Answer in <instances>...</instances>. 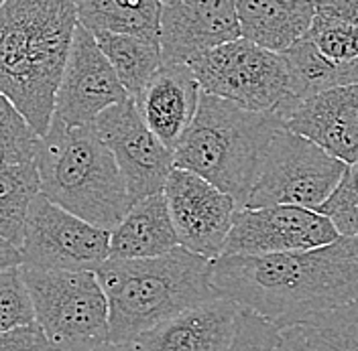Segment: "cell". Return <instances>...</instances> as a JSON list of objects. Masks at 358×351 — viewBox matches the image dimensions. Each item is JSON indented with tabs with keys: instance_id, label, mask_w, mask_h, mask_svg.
Masks as SVG:
<instances>
[{
	"instance_id": "cell-1",
	"label": "cell",
	"mask_w": 358,
	"mask_h": 351,
	"mask_svg": "<svg viewBox=\"0 0 358 351\" xmlns=\"http://www.w3.org/2000/svg\"><path fill=\"white\" fill-rule=\"evenodd\" d=\"M218 294L277 329L358 301V236L313 250L268 256H220L212 266Z\"/></svg>"
},
{
	"instance_id": "cell-2",
	"label": "cell",
	"mask_w": 358,
	"mask_h": 351,
	"mask_svg": "<svg viewBox=\"0 0 358 351\" xmlns=\"http://www.w3.org/2000/svg\"><path fill=\"white\" fill-rule=\"evenodd\" d=\"M73 0H6L0 6V91L41 138L78 27Z\"/></svg>"
},
{
	"instance_id": "cell-3",
	"label": "cell",
	"mask_w": 358,
	"mask_h": 351,
	"mask_svg": "<svg viewBox=\"0 0 358 351\" xmlns=\"http://www.w3.org/2000/svg\"><path fill=\"white\" fill-rule=\"evenodd\" d=\"M212 266L183 246L155 258H108L96 270L108 301V341L134 343L167 319L218 299Z\"/></svg>"
},
{
	"instance_id": "cell-4",
	"label": "cell",
	"mask_w": 358,
	"mask_h": 351,
	"mask_svg": "<svg viewBox=\"0 0 358 351\" xmlns=\"http://www.w3.org/2000/svg\"><path fill=\"white\" fill-rule=\"evenodd\" d=\"M285 128L275 112H252L201 91L196 116L173 151V167L196 173L245 207L268 144Z\"/></svg>"
},
{
	"instance_id": "cell-5",
	"label": "cell",
	"mask_w": 358,
	"mask_h": 351,
	"mask_svg": "<svg viewBox=\"0 0 358 351\" xmlns=\"http://www.w3.org/2000/svg\"><path fill=\"white\" fill-rule=\"evenodd\" d=\"M35 165L41 195L102 230L110 232L131 207L124 179L94 124L66 126L51 120Z\"/></svg>"
},
{
	"instance_id": "cell-6",
	"label": "cell",
	"mask_w": 358,
	"mask_h": 351,
	"mask_svg": "<svg viewBox=\"0 0 358 351\" xmlns=\"http://www.w3.org/2000/svg\"><path fill=\"white\" fill-rule=\"evenodd\" d=\"M35 323L59 351L108 343V301L96 272L21 266Z\"/></svg>"
},
{
	"instance_id": "cell-7",
	"label": "cell",
	"mask_w": 358,
	"mask_h": 351,
	"mask_svg": "<svg viewBox=\"0 0 358 351\" xmlns=\"http://www.w3.org/2000/svg\"><path fill=\"white\" fill-rule=\"evenodd\" d=\"M201 91L252 112H275L279 118L295 102L289 66L283 53H273L246 39H236L192 59Z\"/></svg>"
},
{
	"instance_id": "cell-8",
	"label": "cell",
	"mask_w": 358,
	"mask_h": 351,
	"mask_svg": "<svg viewBox=\"0 0 358 351\" xmlns=\"http://www.w3.org/2000/svg\"><path fill=\"white\" fill-rule=\"evenodd\" d=\"M348 165L306 136L281 128L268 144L245 207L295 205L320 211Z\"/></svg>"
},
{
	"instance_id": "cell-9",
	"label": "cell",
	"mask_w": 358,
	"mask_h": 351,
	"mask_svg": "<svg viewBox=\"0 0 358 351\" xmlns=\"http://www.w3.org/2000/svg\"><path fill=\"white\" fill-rule=\"evenodd\" d=\"M110 232L82 220L53 201L33 199L22 238V264L45 270L96 272L108 260Z\"/></svg>"
},
{
	"instance_id": "cell-10",
	"label": "cell",
	"mask_w": 358,
	"mask_h": 351,
	"mask_svg": "<svg viewBox=\"0 0 358 351\" xmlns=\"http://www.w3.org/2000/svg\"><path fill=\"white\" fill-rule=\"evenodd\" d=\"M94 128L118 165L131 205L163 193L167 177L176 169L173 151L145 124L133 98L102 112Z\"/></svg>"
},
{
	"instance_id": "cell-11",
	"label": "cell",
	"mask_w": 358,
	"mask_h": 351,
	"mask_svg": "<svg viewBox=\"0 0 358 351\" xmlns=\"http://www.w3.org/2000/svg\"><path fill=\"white\" fill-rule=\"evenodd\" d=\"M340 238L324 214L295 205L236 207L222 256H268L313 250Z\"/></svg>"
},
{
	"instance_id": "cell-12",
	"label": "cell",
	"mask_w": 358,
	"mask_h": 351,
	"mask_svg": "<svg viewBox=\"0 0 358 351\" xmlns=\"http://www.w3.org/2000/svg\"><path fill=\"white\" fill-rule=\"evenodd\" d=\"M179 246L208 260L222 256L238 203L196 173L173 169L163 187Z\"/></svg>"
},
{
	"instance_id": "cell-13",
	"label": "cell",
	"mask_w": 358,
	"mask_h": 351,
	"mask_svg": "<svg viewBox=\"0 0 358 351\" xmlns=\"http://www.w3.org/2000/svg\"><path fill=\"white\" fill-rule=\"evenodd\" d=\"M295 102L340 86L358 84V27L315 13L310 33L283 53ZM293 102V104H295Z\"/></svg>"
},
{
	"instance_id": "cell-14",
	"label": "cell",
	"mask_w": 358,
	"mask_h": 351,
	"mask_svg": "<svg viewBox=\"0 0 358 351\" xmlns=\"http://www.w3.org/2000/svg\"><path fill=\"white\" fill-rule=\"evenodd\" d=\"M129 98L94 35L78 22L66 71L55 94L53 120L66 126H88L102 112Z\"/></svg>"
},
{
	"instance_id": "cell-15",
	"label": "cell",
	"mask_w": 358,
	"mask_h": 351,
	"mask_svg": "<svg viewBox=\"0 0 358 351\" xmlns=\"http://www.w3.org/2000/svg\"><path fill=\"white\" fill-rule=\"evenodd\" d=\"M241 39L236 0H179L163 4V64H189L198 55Z\"/></svg>"
},
{
	"instance_id": "cell-16",
	"label": "cell",
	"mask_w": 358,
	"mask_h": 351,
	"mask_svg": "<svg viewBox=\"0 0 358 351\" xmlns=\"http://www.w3.org/2000/svg\"><path fill=\"white\" fill-rule=\"evenodd\" d=\"M283 126L306 136L346 165L358 163V84L312 94L281 116Z\"/></svg>"
},
{
	"instance_id": "cell-17",
	"label": "cell",
	"mask_w": 358,
	"mask_h": 351,
	"mask_svg": "<svg viewBox=\"0 0 358 351\" xmlns=\"http://www.w3.org/2000/svg\"><path fill=\"white\" fill-rule=\"evenodd\" d=\"M238 311L226 297L212 299L143 333L134 345L138 351H228L236 339Z\"/></svg>"
},
{
	"instance_id": "cell-18",
	"label": "cell",
	"mask_w": 358,
	"mask_h": 351,
	"mask_svg": "<svg viewBox=\"0 0 358 351\" xmlns=\"http://www.w3.org/2000/svg\"><path fill=\"white\" fill-rule=\"evenodd\" d=\"M200 94V84L187 64H161L134 104L151 132L169 151H176L196 116Z\"/></svg>"
},
{
	"instance_id": "cell-19",
	"label": "cell",
	"mask_w": 358,
	"mask_h": 351,
	"mask_svg": "<svg viewBox=\"0 0 358 351\" xmlns=\"http://www.w3.org/2000/svg\"><path fill=\"white\" fill-rule=\"evenodd\" d=\"M241 37L273 53L301 41L315 19L313 0H236Z\"/></svg>"
},
{
	"instance_id": "cell-20",
	"label": "cell",
	"mask_w": 358,
	"mask_h": 351,
	"mask_svg": "<svg viewBox=\"0 0 358 351\" xmlns=\"http://www.w3.org/2000/svg\"><path fill=\"white\" fill-rule=\"evenodd\" d=\"M179 240L163 193L141 199L110 230L112 260L155 258L178 248Z\"/></svg>"
},
{
	"instance_id": "cell-21",
	"label": "cell",
	"mask_w": 358,
	"mask_h": 351,
	"mask_svg": "<svg viewBox=\"0 0 358 351\" xmlns=\"http://www.w3.org/2000/svg\"><path fill=\"white\" fill-rule=\"evenodd\" d=\"M78 21L90 33L108 31L159 41L163 4L159 0H73Z\"/></svg>"
},
{
	"instance_id": "cell-22",
	"label": "cell",
	"mask_w": 358,
	"mask_h": 351,
	"mask_svg": "<svg viewBox=\"0 0 358 351\" xmlns=\"http://www.w3.org/2000/svg\"><path fill=\"white\" fill-rule=\"evenodd\" d=\"M92 35L118 75L120 84L134 100L163 64L161 43L108 31H96Z\"/></svg>"
},
{
	"instance_id": "cell-23",
	"label": "cell",
	"mask_w": 358,
	"mask_h": 351,
	"mask_svg": "<svg viewBox=\"0 0 358 351\" xmlns=\"http://www.w3.org/2000/svg\"><path fill=\"white\" fill-rule=\"evenodd\" d=\"M41 193L35 160L21 165L0 163V238L22 246L27 216L33 199Z\"/></svg>"
},
{
	"instance_id": "cell-24",
	"label": "cell",
	"mask_w": 358,
	"mask_h": 351,
	"mask_svg": "<svg viewBox=\"0 0 358 351\" xmlns=\"http://www.w3.org/2000/svg\"><path fill=\"white\" fill-rule=\"evenodd\" d=\"M313 351H358V301L297 325Z\"/></svg>"
},
{
	"instance_id": "cell-25",
	"label": "cell",
	"mask_w": 358,
	"mask_h": 351,
	"mask_svg": "<svg viewBox=\"0 0 358 351\" xmlns=\"http://www.w3.org/2000/svg\"><path fill=\"white\" fill-rule=\"evenodd\" d=\"M41 147V136L33 130L21 110L0 91V163H33Z\"/></svg>"
},
{
	"instance_id": "cell-26",
	"label": "cell",
	"mask_w": 358,
	"mask_h": 351,
	"mask_svg": "<svg viewBox=\"0 0 358 351\" xmlns=\"http://www.w3.org/2000/svg\"><path fill=\"white\" fill-rule=\"evenodd\" d=\"M320 214L332 221L340 238L358 236V163L348 165L332 195L320 207Z\"/></svg>"
},
{
	"instance_id": "cell-27",
	"label": "cell",
	"mask_w": 358,
	"mask_h": 351,
	"mask_svg": "<svg viewBox=\"0 0 358 351\" xmlns=\"http://www.w3.org/2000/svg\"><path fill=\"white\" fill-rule=\"evenodd\" d=\"M35 323L33 303L22 281L21 266L0 272V331Z\"/></svg>"
},
{
	"instance_id": "cell-28",
	"label": "cell",
	"mask_w": 358,
	"mask_h": 351,
	"mask_svg": "<svg viewBox=\"0 0 358 351\" xmlns=\"http://www.w3.org/2000/svg\"><path fill=\"white\" fill-rule=\"evenodd\" d=\"M279 329L259 317L257 313L243 308L238 311L236 339L228 351H275Z\"/></svg>"
},
{
	"instance_id": "cell-29",
	"label": "cell",
	"mask_w": 358,
	"mask_h": 351,
	"mask_svg": "<svg viewBox=\"0 0 358 351\" xmlns=\"http://www.w3.org/2000/svg\"><path fill=\"white\" fill-rule=\"evenodd\" d=\"M0 351H59L37 323L0 331Z\"/></svg>"
},
{
	"instance_id": "cell-30",
	"label": "cell",
	"mask_w": 358,
	"mask_h": 351,
	"mask_svg": "<svg viewBox=\"0 0 358 351\" xmlns=\"http://www.w3.org/2000/svg\"><path fill=\"white\" fill-rule=\"evenodd\" d=\"M315 13L358 27V0H313Z\"/></svg>"
},
{
	"instance_id": "cell-31",
	"label": "cell",
	"mask_w": 358,
	"mask_h": 351,
	"mask_svg": "<svg viewBox=\"0 0 358 351\" xmlns=\"http://www.w3.org/2000/svg\"><path fill=\"white\" fill-rule=\"evenodd\" d=\"M275 351H313L301 329L297 325H291V327H285V329H279V339H277V345H275Z\"/></svg>"
},
{
	"instance_id": "cell-32",
	"label": "cell",
	"mask_w": 358,
	"mask_h": 351,
	"mask_svg": "<svg viewBox=\"0 0 358 351\" xmlns=\"http://www.w3.org/2000/svg\"><path fill=\"white\" fill-rule=\"evenodd\" d=\"M19 266H22L21 248L0 238V272L8 268H19Z\"/></svg>"
},
{
	"instance_id": "cell-33",
	"label": "cell",
	"mask_w": 358,
	"mask_h": 351,
	"mask_svg": "<svg viewBox=\"0 0 358 351\" xmlns=\"http://www.w3.org/2000/svg\"><path fill=\"white\" fill-rule=\"evenodd\" d=\"M86 351H138L134 343H102L94 350H86Z\"/></svg>"
},
{
	"instance_id": "cell-34",
	"label": "cell",
	"mask_w": 358,
	"mask_h": 351,
	"mask_svg": "<svg viewBox=\"0 0 358 351\" xmlns=\"http://www.w3.org/2000/svg\"><path fill=\"white\" fill-rule=\"evenodd\" d=\"M161 4H171V2H179V0H159Z\"/></svg>"
},
{
	"instance_id": "cell-35",
	"label": "cell",
	"mask_w": 358,
	"mask_h": 351,
	"mask_svg": "<svg viewBox=\"0 0 358 351\" xmlns=\"http://www.w3.org/2000/svg\"><path fill=\"white\" fill-rule=\"evenodd\" d=\"M4 2H6V0H0V6H2V4H4Z\"/></svg>"
}]
</instances>
